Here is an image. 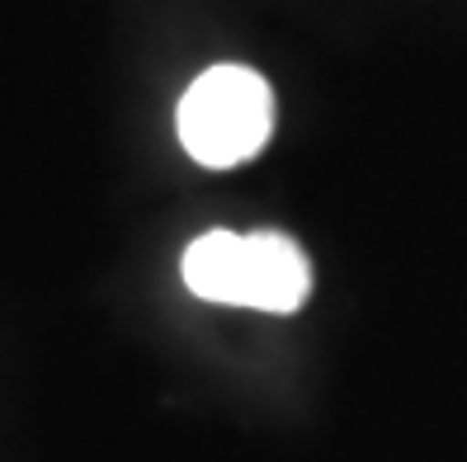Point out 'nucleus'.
Returning a JSON list of instances; mask_svg holds the SVG:
<instances>
[{
	"instance_id": "f257e3e1",
	"label": "nucleus",
	"mask_w": 467,
	"mask_h": 462,
	"mask_svg": "<svg viewBox=\"0 0 467 462\" xmlns=\"http://www.w3.org/2000/svg\"><path fill=\"white\" fill-rule=\"evenodd\" d=\"M184 283L203 303L297 312L312 293V264L279 231H203L184 251Z\"/></svg>"
},
{
	"instance_id": "f03ea898",
	"label": "nucleus",
	"mask_w": 467,
	"mask_h": 462,
	"mask_svg": "<svg viewBox=\"0 0 467 462\" xmlns=\"http://www.w3.org/2000/svg\"><path fill=\"white\" fill-rule=\"evenodd\" d=\"M180 142L208 170H232L251 160L274 132L269 80L251 67H208L180 99Z\"/></svg>"
}]
</instances>
